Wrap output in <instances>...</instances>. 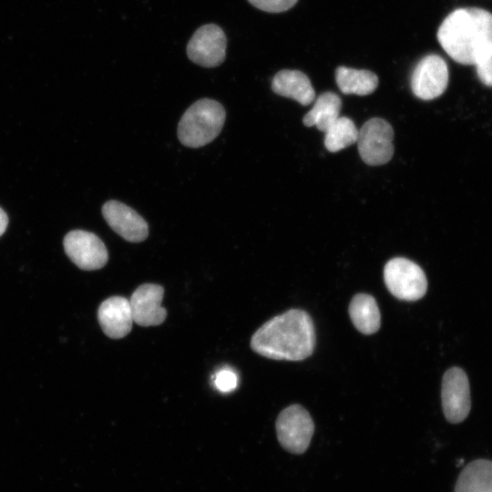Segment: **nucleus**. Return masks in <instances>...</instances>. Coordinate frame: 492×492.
<instances>
[{
  "label": "nucleus",
  "mask_w": 492,
  "mask_h": 492,
  "mask_svg": "<svg viewBox=\"0 0 492 492\" xmlns=\"http://www.w3.org/2000/svg\"><path fill=\"white\" fill-rule=\"evenodd\" d=\"M163 296L164 289L159 284L138 286L129 299L133 322L146 327L161 324L167 316L166 309L161 306Z\"/></svg>",
  "instance_id": "12"
},
{
  "label": "nucleus",
  "mask_w": 492,
  "mask_h": 492,
  "mask_svg": "<svg viewBox=\"0 0 492 492\" xmlns=\"http://www.w3.org/2000/svg\"><path fill=\"white\" fill-rule=\"evenodd\" d=\"M8 224V217L5 211L0 208V236L5 231Z\"/></svg>",
  "instance_id": "23"
},
{
  "label": "nucleus",
  "mask_w": 492,
  "mask_h": 492,
  "mask_svg": "<svg viewBox=\"0 0 492 492\" xmlns=\"http://www.w3.org/2000/svg\"><path fill=\"white\" fill-rule=\"evenodd\" d=\"M455 492H492V461L477 459L463 468Z\"/></svg>",
  "instance_id": "16"
},
{
  "label": "nucleus",
  "mask_w": 492,
  "mask_h": 492,
  "mask_svg": "<svg viewBox=\"0 0 492 492\" xmlns=\"http://www.w3.org/2000/svg\"><path fill=\"white\" fill-rule=\"evenodd\" d=\"M97 320L104 333L111 339H120L132 329L133 317L129 300L122 296L106 299L97 310Z\"/></svg>",
  "instance_id": "13"
},
{
  "label": "nucleus",
  "mask_w": 492,
  "mask_h": 492,
  "mask_svg": "<svg viewBox=\"0 0 492 492\" xmlns=\"http://www.w3.org/2000/svg\"><path fill=\"white\" fill-rule=\"evenodd\" d=\"M226 112L223 106L210 98L194 102L182 115L178 126L180 143L200 148L211 142L223 128Z\"/></svg>",
  "instance_id": "3"
},
{
  "label": "nucleus",
  "mask_w": 492,
  "mask_h": 492,
  "mask_svg": "<svg viewBox=\"0 0 492 492\" xmlns=\"http://www.w3.org/2000/svg\"><path fill=\"white\" fill-rule=\"evenodd\" d=\"M448 83V68L437 55L423 57L415 66L411 77V88L415 97L424 100L441 96Z\"/></svg>",
  "instance_id": "10"
},
{
  "label": "nucleus",
  "mask_w": 492,
  "mask_h": 492,
  "mask_svg": "<svg viewBox=\"0 0 492 492\" xmlns=\"http://www.w3.org/2000/svg\"><path fill=\"white\" fill-rule=\"evenodd\" d=\"M102 215L109 227L130 242H140L149 235L146 220L126 204L111 200L102 207Z\"/></svg>",
  "instance_id": "11"
},
{
  "label": "nucleus",
  "mask_w": 492,
  "mask_h": 492,
  "mask_svg": "<svg viewBox=\"0 0 492 492\" xmlns=\"http://www.w3.org/2000/svg\"><path fill=\"white\" fill-rule=\"evenodd\" d=\"M298 0H248L254 7L268 13H281L292 8Z\"/></svg>",
  "instance_id": "20"
},
{
  "label": "nucleus",
  "mask_w": 492,
  "mask_h": 492,
  "mask_svg": "<svg viewBox=\"0 0 492 492\" xmlns=\"http://www.w3.org/2000/svg\"><path fill=\"white\" fill-rule=\"evenodd\" d=\"M227 37L216 24L199 27L187 45V56L193 63L207 68L220 66L226 57Z\"/></svg>",
  "instance_id": "7"
},
{
  "label": "nucleus",
  "mask_w": 492,
  "mask_h": 492,
  "mask_svg": "<svg viewBox=\"0 0 492 492\" xmlns=\"http://www.w3.org/2000/svg\"><path fill=\"white\" fill-rule=\"evenodd\" d=\"M275 427L281 446L296 455L307 450L314 432V424L310 414L300 405L284 408L277 417Z\"/></svg>",
  "instance_id": "5"
},
{
  "label": "nucleus",
  "mask_w": 492,
  "mask_h": 492,
  "mask_svg": "<svg viewBox=\"0 0 492 492\" xmlns=\"http://www.w3.org/2000/svg\"><path fill=\"white\" fill-rule=\"evenodd\" d=\"M315 341L311 316L291 309L263 323L252 335L251 348L269 359L302 361L313 354Z\"/></svg>",
  "instance_id": "1"
},
{
  "label": "nucleus",
  "mask_w": 492,
  "mask_h": 492,
  "mask_svg": "<svg viewBox=\"0 0 492 492\" xmlns=\"http://www.w3.org/2000/svg\"><path fill=\"white\" fill-rule=\"evenodd\" d=\"M215 384L221 392H231L237 385V376L232 371L221 370L216 374Z\"/></svg>",
  "instance_id": "21"
},
{
  "label": "nucleus",
  "mask_w": 492,
  "mask_h": 492,
  "mask_svg": "<svg viewBox=\"0 0 492 492\" xmlns=\"http://www.w3.org/2000/svg\"><path fill=\"white\" fill-rule=\"evenodd\" d=\"M437 40L462 65H476L492 55V14L477 7L459 8L440 25Z\"/></svg>",
  "instance_id": "2"
},
{
  "label": "nucleus",
  "mask_w": 492,
  "mask_h": 492,
  "mask_svg": "<svg viewBox=\"0 0 492 492\" xmlns=\"http://www.w3.org/2000/svg\"><path fill=\"white\" fill-rule=\"evenodd\" d=\"M349 316L354 327L364 334H373L380 328V311L375 299L370 294L357 293L353 297Z\"/></svg>",
  "instance_id": "15"
},
{
  "label": "nucleus",
  "mask_w": 492,
  "mask_h": 492,
  "mask_svg": "<svg viewBox=\"0 0 492 492\" xmlns=\"http://www.w3.org/2000/svg\"><path fill=\"white\" fill-rule=\"evenodd\" d=\"M342 100L335 93L324 92L316 99L313 108L304 115L302 123L306 127L315 126L325 132L330 125L339 117Z\"/></svg>",
  "instance_id": "18"
},
{
  "label": "nucleus",
  "mask_w": 492,
  "mask_h": 492,
  "mask_svg": "<svg viewBox=\"0 0 492 492\" xmlns=\"http://www.w3.org/2000/svg\"><path fill=\"white\" fill-rule=\"evenodd\" d=\"M324 133V146L330 152H337L354 144L358 137V129L347 117H338Z\"/></svg>",
  "instance_id": "19"
},
{
  "label": "nucleus",
  "mask_w": 492,
  "mask_h": 492,
  "mask_svg": "<svg viewBox=\"0 0 492 492\" xmlns=\"http://www.w3.org/2000/svg\"><path fill=\"white\" fill-rule=\"evenodd\" d=\"M441 398L443 412L448 422L457 424L466 418L471 399L469 383L464 370L452 367L444 374Z\"/></svg>",
  "instance_id": "9"
},
{
  "label": "nucleus",
  "mask_w": 492,
  "mask_h": 492,
  "mask_svg": "<svg viewBox=\"0 0 492 492\" xmlns=\"http://www.w3.org/2000/svg\"><path fill=\"white\" fill-rule=\"evenodd\" d=\"M479 80L487 87H492V55L482 59L476 65Z\"/></svg>",
  "instance_id": "22"
},
{
  "label": "nucleus",
  "mask_w": 492,
  "mask_h": 492,
  "mask_svg": "<svg viewBox=\"0 0 492 492\" xmlns=\"http://www.w3.org/2000/svg\"><path fill=\"white\" fill-rule=\"evenodd\" d=\"M335 80L343 94L366 96L378 86L377 76L369 70L339 67L335 71Z\"/></svg>",
  "instance_id": "17"
},
{
  "label": "nucleus",
  "mask_w": 492,
  "mask_h": 492,
  "mask_svg": "<svg viewBox=\"0 0 492 492\" xmlns=\"http://www.w3.org/2000/svg\"><path fill=\"white\" fill-rule=\"evenodd\" d=\"M394 129L384 119L373 118L358 130L357 146L361 159L371 166L384 165L394 155Z\"/></svg>",
  "instance_id": "6"
},
{
  "label": "nucleus",
  "mask_w": 492,
  "mask_h": 492,
  "mask_svg": "<svg viewBox=\"0 0 492 492\" xmlns=\"http://www.w3.org/2000/svg\"><path fill=\"white\" fill-rule=\"evenodd\" d=\"M384 280L390 293L403 301H417L427 290V280L423 269L403 257H395L386 262Z\"/></svg>",
  "instance_id": "4"
},
{
  "label": "nucleus",
  "mask_w": 492,
  "mask_h": 492,
  "mask_svg": "<svg viewBox=\"0 0 492 492\" xmlns=\"http://www.w3.org/2000/svg\"><path fill=\"white\" fill-rule=\"evenodd\" d=\"M272 89L277 95L292 98L303 106L311 104L315 97L310 79L299 70L279 71L272 81Z\"/></svg>",
  "instance_id": "14"
},
{
  "label": "nucleus",
  "mask_w": 492,
  "mask_h": 492,
  "mask_svg": "<svg viewBox=\"0 0 492 492\" xmlns=\"http://www.w3.org/2000/svg\"><path fill=\"white\" fill-rule=\"evenodd\" d=\"M63 244L67 257L82 270H98L108 262V253L104 242L92 232L71 231L65 236Z\"/></svg>",
  "instance_id": "8"
}]
</instances>
